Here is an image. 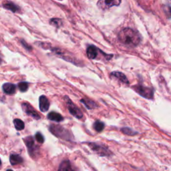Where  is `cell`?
I'll use <instances>...</instances> for the list:
<instances>
[{"label": "cell", "mask_w": 171, "mask_h": 171, "mask_svg": "<svg viewBox=\"0 0 171 171\" xmlns=\"http://www.w3.org/2000/svg\"><path fill=\"white\" fill-rule=\"evenodd\" d=\"M118 39L122 44L130 47H135L140 42V36L138 32L130 28H124L118 34Z\"/></svg>", "instance_id": "cell-1"}, {"label": "cell", "mask_w": 171, "mask_h": 171, "mask_svg": "<svg viewBox=\"0 0 171 171\" xmlns=\"http://www.w3.org/2000/svg\"><path fill=\"white\" fill-rule=\"evenodd\" d=\"M49 130L56 137L65 140H72L73 135L69 130L61 127L60 125L52 124L49 127Z\"/></svg>", "instance_id": "cell-2"}, {"label": "cell", "mask_w": 171, "mask_h": 171, "mask_svg": "<svg viewBox=\"0 0 171 171\" xmlns=\"http://www.w3.org/2000/svg\"><path fill=\"white\" fill-rule=\"evenodd\" d=\"M132 88L136 92L138 93L140 96H141L142 97L144 98L153 100L154 98V92L152 88L144 86L141 84L134 85L132 86Z\"/></svg>", "instance_id": "cell-3"}, {"label": "cell", "mask_w": 171, "mask_h": 171, "mask_svg": "<svg viewBox=\"0 0 171 171\" xmlns=\"http://www.w3.org/2000/svg\"><path fill=\"white\" fill-rule=\"evenodd\" d=\"M65 101L66 102L67 108L69 110L70 113L71 114L73 117H76L78 119H82L83 118L84 114L82 112L68 96H65Z\"/></svg>", "instance_id": "cell-4"}, {"label": "cell", "mask_w": 171, "mask_h": 171, "mask_svg": "<svg viewBox=\"0 0 171 171\" xmlns=\"http://www.w3.org/2000/svg\"><path fill=\"white\" fill-rule=\"evenodd\" d=\"M23 141L28 148L29 155L33 158L37 157V154L39 153V147L35 144L33 137L29 136L23 138Z\"/></svg>", "instance_id": "cell-5"}, {"label": "cell", "mask_w": 171, "mask_h": 171, "mask_svg": "<svg viewBox=\"0 0 171 171\" xmlns=\"http://www.w3.org/2000/svg\"><path fill=\"white\" fill-rule=\"evenodd\" d=\"M88 145L94 152L101 157H108L112 154L111 151L103 145L95 142H89L88 143Z\"/></svg>", "instance_id": "cell-6"}, {"label": "cell", "mask_w": 171, "mask_h": 171, "mask_svg": "<svg viewBox=\"0 0 171 171\" xmlns=\"http://www.w3.org/2000/svg\"><path fill=\"white\" fill-rule=\"evenodd\" d=\"M22 108L25 113H26L29 117H32L35 120H39L41 116L36 111L32 106L28 102H23L22 104Z\"/></svg>", "instance_id": "cell-7"}, {"label": "cell", "mask_w": 171, "mask_h": 171, "mask_svg": "<svg viewBox=\"0 0 171 171\" xmlns=\"http://www.w3.org/2000/svg\"><path fill=\"white\" fill-rule=\"evenodd\" d=\"M120 3L121 0H99L97 6L100 9L105 10L113 6H118Z\"/></svg>", "instance_id": "cell-8"}, {"label": "cell", "mask_w": 171, "mask_h": 171, "mask_svg": "<svg viewBox=\"0 0 171 171\" xmlns=\"http://www.w3.org/2000/svg\"><path fill=\"white\" fill-rule=\"evenodd\" d=\"M39 108L42 112H47L49 108V102L46 96H41L39 98Z\"/></svg>", "instance_id": "cell-9"}, {"label": "cell", "mask_w": 171, "mask_h": 171, "mask_svg": "<svg viewBox=\"0 0 171 171\" xmlns=\"http://www.w3.org/2000/svg\"><path fill=\"white\" fill-rule=\"evenodd\" d=\"M2 89L5 94L8 95H12L16 92V86L12 83H5L2 86Z\"/></svg>", "instance_id": "cell-10"}, {"label": "cell", "mask_w": 171, "mask_h": 171, "mask_svg": "<svg viewBox=\"0 0 171 171\" xmlns=\"http://www.w3.org/2000/svg\"><path fill=\"white\" fill-rule=\"evenodd\" d=\"M3 7L5 9L9 10V11H12V12H17L20 9L17 5L8 1H5L3 2Z\"/></svg>", "instance_id": "cell-11"}, {"label": "cell", "mask_w": 171, "mask_h": 171, "mask_svg": "<svg viewBox=\"0 0 171 171\" xmlns=\"http://www.w3.org/2000/svg\"><path fill=\"white\" fill-rule=\"evenodd\" d=\"M9 162L12 166H14V165L23 163V159L21 157V156L19 155V154H12L10 155V157H9Z\"/></svg>", "instance_id": "cell-12"}, {"label": "cell", "mask_w": 171, "mask_h": 171, "mask_svg": "<svg viewBox=\"0 0 171 171\" xmlns=\"http://www.w3.org/2000/svg\"><path fill=\"white\" fill-rule=\"evenodd\" d=\"M47 118L49 120H52V121H55V122H62L64 120V117H62V116L60 114L57 113L56 112H49L48 114Z\"/></svg>", "instance_id": "cell-13"}, {"label": "cell", "mask_w": 171, "mask_h": 171, "mask_svg": "<svg viewBox=\"0 0 171 171\" xmlns=\"http://www.w3.org/2000/svg\"><path fill=\"white\" fill-rule=\"evenodd\" d=\"M98 49H97V48L94 46H90L88 49H87V56L88 57V58L91 59V60H94L98 56Z\"/></svg>", "instance_id": "cell-14"}, {"label": "cell", "mask_w": 171, "mask_h": 171, "mask_svg": "<svg viewBox=\"0 0 171 171\" xmlns=\"http://www.w3.org/2000/svg\"><path fill=\"white\" fill-rule=\"evenodd\" d=\"M80 102L83 103L85 106L89 110H93L98 108V105L96 104V102L89 98H82L80 100Z\"/></svg>", "instance_id": "cell-15"}, {"label": "cell", "mask_w": 171, "mask_h": 171, "mask_svg": "<svg viewBox=\"0 0 171 171\" xmlns=\"http://www.w3.org/2000/svg\"><path fill=\"white\" fill-rule=\"evenodd\" d=\"M58 171H74L69 160H64L60 164Z\"/></svg>", "instance_id": "cell-16"}, {"label": "cell", "mask_w": 171, "mask_h": 171, "mask_svg": "<svg viewBox=\"0 0 171 171\" xmlns=\"http://www.w3.org/2000/svg\"><path fill=\"white\" fill-rule=\"evenodd\" d=\"M110 76H114L115 78H117L118 80H119L120 82H122V83L124 84H128V80L127 79V76H125V75L120 72H113L111 74H110Z\"/></svg>", "instance_id": "cell-17"}, {"label": "cell", "mask_w": 171, "mask_h": 171, "mask_svg": "<svg viewBox=\"0 0 171 171\" xmlns=\"http://www.w3.org/2000/svg\"><path fill=\"white\" fill-rule=\"evenodd\" d=\"M13 124L15 126V128L17 130H22L25 128V124L22 120L19 118L14 119Z\"/></svg>", "instance_id": "cell-18"}, {"label": "cell", "mask_w": 171, "mask_h": 171, "mask_svg": "<svg viewBox=\"0 0 171 171\" xmlns=\"http://www.w3.org/2000/svg\"><path fill=\"white\" fill-rule=\"evenodd\" d=\"M94 128L96 131L98 132H102L104 128V124L102 122L100 121V120H97L94 124Z\"/></svg>", "instance_id": "cell-19"}, {"label": "cell", "mask_w": 171, "mask_h": 171, "mask_svg": "<svg viewBox=\"0 0 171 171\" xmlns=\"http://www.w3.org/2000/svg\"><path fill=\"white\" fill-rule=\"evenodd\" d=\"M49 23L56 28H60L62 26V21L59 18H52L50 20Z\"/></svg>", "instance_id": "cell-20"}, {"label": "cell", "mask_w": 171, "mask_h": 171, "mask_svg": "<svg viewBox=\"0 0 171 171\" xmlns=\"http://www.w3.org/2000/svg\"><path fill=\"white\" fill-rule=\"evenodd\" d=\"M121 131L122 133H124L126 135H128V136H134V135H137L138 134L137 132H136L132 129L128 128V127H124V128H121Z\"/></svg>", "instance_id": "cell-21"}, {"label": "cell", "mask_w": 171, "mask_h": 171, "mask_svg": "<svg viewBox=\"0 0 171 171\" xmlns=\"http://www.w3.org/2000/svg\"><path fill=\"white\" fill-rule=\"evenodd\" d=\"M18 86L20 91H21L22 92H26L28 89V83L26 82H19L18 85Z\"/></svg>", "instance_id": "cell-22"}, {"label": "cell", "mask_w": 171, "mask_h": 171, "mask_svg": "<svg viewBox=\"0 0 171 171\" xmlns=\"http://www.w3.org/2000/svg\"><path fill=\"white\" fill-rule=\"evenodd\" d=\"M163 11L167 18H171V8L170 7L167 6V5H164V6H163Z\"/></svg>", "instance_id": "cell-23"}, {"label": "cell", "mask_w": 171, "mask_h": 171, "mask_svg": "<svg viewBox=\"0 0 171 171\" xmlns=\"http://www.w3.org/2000/svg\"><path fill=\"white\" fill-rule=\"evenodd\" d=\"M35 138L37 140V142L39 143H44V138L43 135L40 132H37L35 135Z\"/></svg>", "instance_id": "cell-24"}, {"label": "cell", "mask_w": 171, "mask_h": 171, "mask_svg": "<svg viewBox=\"0 0 171 171\" xmlns=\"http://www.w3.org/2000/svg\"><path fill=\"white\" fill-rule=\"evenodd\" d=\"M20 42H21V44L22 45V46L25 49H27L28 51H32V47L31 46H30V45H29L27 42H26V41H25V40H23V39L20 40Z\"/></svg>", "instance_id": "cell-25"}, {"label": "cell", "mask_w": 171, "mask_h": 171, "mask_svg": "<svg viewBox=\"0 0 171 171\" xmlns=\"http://www.w3.org/2000/svg\"><path fill=\"white\" fill-rule=\"evenodd\" d=\"M167 6L171 8V0H167Z\"/></svg>", "instance_id": "cell-26"}, {"label": "cell", "mask_w": 171, "mask_h": 171, "mask_svg": "<svg viewBox=\"0 0 171 171\" xmlns=\"http://www.w3.org/2000/svg\"><path fill=\"white\" fill-rule=\"evenodd\" d=\"M2 60L1 58H0V65L2 64Z\"/></svg>", "instance_id": "cell-27"}, {"label": "cell", "mask_w": 171, "mask_h": 171, "mask_svg": "<svg viewBox=\"0 0 171 171\" xmlns=\"http://www.w3.org/2000/svg\"><path fill=\"white\" fill-rule=\"evenodd\" d=\"M7 171H13V170L11 169H8V170H7Z\"/></svg>", "instance_id": "cell-28"}, {"label": "cell", "mask_w": 171, "mask_h": 171, "mask_svg": "<svg viewBox=\"0 0 171 171\" xmlns=\"http://www.w3.org/2000/svg\"><path fill=\"white\" fill-rule=\"evenodd\" d=\"M2 164V161H1V160H0V166H1Z\"/></svg>", "instance_id": "cell-29"}, {"label": "cell", "mask_w": 171, "mask_h": 171, "mask_svg": "<svg viewBox=\"0 0 171 171\" xmlns=\"http://www.w3.org/2000/svg\"><path fill=\"white\" fill-rule=\"evenodd\" d=\"M60 1H62V0H60Z\"/></svg>", "instance_id": "cell-30"}]
</instances>
